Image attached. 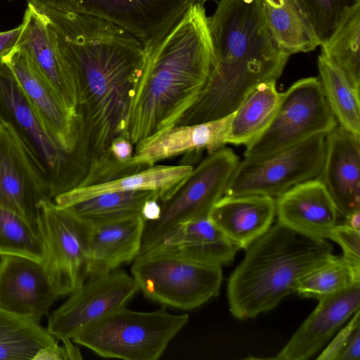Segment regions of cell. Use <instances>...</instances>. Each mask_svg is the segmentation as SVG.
<instances>
[{
  "label": "cell",
  "mask_w": 360,
  "mask_h": 360,
  "mask_svg": "<svg viewBox=\"0 0 360 360\" xmlns=\"http://www.w3.org/2000/svg\"><path fill=\"white\" fill-rule=\"evenodd\" d=\"M44 15L75 80L82 141L91 167L115 138L123 136L148 53L135 36L104 19L68 12Z\"/></svg>",
  "instance_id": "1"
},
{
  "label": "cell",
  "mask_w": 360,
  "mask_h": 360,
  "mask_svg": "<svg viewBox=\"0 0 360 360\" xmlns=\"http://www.w3.org/2000/svg\"><path fill=\"white\" fill-rule=\"evenodd\" d=\"M207 21L214 56L211 71L199 96L175 125L233 112L258 84L276 81L290 56L271 34L262 0H221Z\"/></svg>",
  "instance_id": "2"
},
{
  "label": "cell",
  "mask_w": 360,
  "mask_h": 360,
  "mask_svg": "<svg viewBox=\"0 0 360 360\" xmlns=\"http://www.w3.org/2000/svg\"><path fill=\"white\" fill-rule=\"evenodd\" d=\"M207 18L194 2L147 56L123 134L134 145L174 126L199 96L214 58Z\"/></svg>",
  "instance_id": "3"
},
{
  "label": "cell",
  "mask_w": 360,
  "mask_h": 360,
  "mask_svg": "<svg viewBox=\"0 0 360 360\" xmlns=\"http://www.w3.org/2000/svg\"><path fill=\"white\" fill-rule=\"evenodd\" d=\"M245 250L227 285L229 311L240 320L275 308L305 276L335 255L327 239L307 237L278 223Z\"/></svg>",
  "instance_id": "4"
},
{
  "label": "cell",
  "mask_w": 360,
  "mask_h": 360,
  "mask_svg": "<svg viewBox=\"0 0 360 360\" xmlns=\"http://www.w3.org/2000/svg\"><path fill=\"white\" fill-rule=\"evenodd\" d=\"M188 319V314L164 308L139 311L123 307L89 324L72 340L104 358L157 360Z\"/></svg>",
  "instance_id": "5"
},
{
  "label": "cell",
  "mask_w": 360,
  "mask_h": 360,
  "mask_svg": "<svg viewBox=\"0 0 360 360\" xmlns=\"http://www.w3.org/2000/svg\"><path fill=\"white\" fill-rule=\"evenodd\" d=\"M0 116L10 122L46 171L52 199L79 186L89 167L82 150H64L47 132L8 65L0 59Z\"/></svg>",
  "instance_id": "6"
},
{
  "label": "cell",
  "mask_w": 360,
  "mask_h": 360,
  "mask_svg": "<svg viewBox=\"0 0 360 360\" xmlns=\"http://www.w3.org/2000/svg\"><path fill=\"white\" fill-rule=\"evenodd\" d=\"M131 272L146 297L184 310L218 296L223 278L221 266L158 250L141 252Z\"/></svg>",
  "instance_id": "7"
},
{
  "label": "cell",
  "mask_w": 360,
  "mask_h": 360,
  "mask_svg": "<svg viewBox=\"0 0 360 360\" xmlns=\"http://www.w3.org/2000/svg\"><path fill=\"white\" fill-rule=\"evenodd\" d=\"M239 160L229 148L209 155L165 197L159 200L161 214L145 224L141 251L148 248L177 225L208 216L225 194Z\"/></svg>",
  "instance_id": "8"
},
{
  "label": "cell",
  "mask_w": 360,
  "mask_h": 360,
  "mask_svg": "<svg viewBox=\"0 0 360 360\" xmlns=\"http://www.w3.org/2000/svg\"><path fill=\"white\" fill-rule=\"evenodd\" d=\"M338 126L320 80H297L285 92L267 128L246 146L245 159H260L317 134H328Z\"/></svg>",
  "instance_id": "9"
},
{
  "label": "cell",
  "mask_w": 360,
  "mask_h": 360,
  "mask_svg": "<svg viewBox=\"0 0 360 360\" xmlns=\"http://www.w3.org/2000/svg\"><path fill=\"white\" fill-rule=\"evenodd\" d=\"M40 13L68 12L110 21L139 39L148 55L195 0H27Z\"/></svg>",
  "instance_id": "10"
},
{
  "label": "cell",
  "mask_w": 360,
  "mask_h": 360,
  "mask_svg": "<svg viewBox=\"0 0 360 360\" xmlns=\"http://www.w3.org/2000/svg\"><path fill=\"white\" fill-rule=\"evenodd\" d=\"M326 134H317L269 156L239 162L224 195H261L275 198L292 186L317 178Z\"/></svg>",
  "instance_id": "11"
},
{
  "label": "cell",
  "mask_w": 360,
  "mask_h": 360,
  "mask_svg": "<svg viewBox=\"0 0 360 360\" xmlns=\"http://www.w3.org/2000/svg\"><path fill=\"white\" fill-rule=\"evenodd\" d=\"M37 226L49 281L60 297L70 295L87 279L89 223L44 199L39 204Z\"/></svg>",
  "instance_id": "12"
},
{
  "label": "cell",
  "mask_w": 360,
  "mask_h": 360,
  "mask_svg": "<svg viewBox=\"0 0 360 360\" xmlns=\"http://www.w3.org/2000/svg\"><path fill=\"white\" fill-rule=\"evenodd\" d=\"M44 199H52L46 171L13 126L0 116V207L19 215L39 235V204Z\"/></svg>",
  "instance_id": "13"
},
{
  "label": "cell",
  "mask_w": 360,
  "mask_h": 360,
  "mask_svg": "<svg viewBox=\"0 0 360 360\" xmlns=\"http://www.w3.org/2000/svg\"><path fill=\"white\" fill-rule=\"evenodd\" d=\"M139 290L123 270L88 278L48 319L47 331L62 342L72 338L89 324L127 304Z\"/></svg>",
  "instance_id": "14"
},
{
  "label": "cell",
  "mask_w": 360,
  "mask_h": 360,
  "mask_svg": "<svg viewBox=\"0 0 360 360\" xmlns=\"http://www.w3.org/2000/svg\"><path fill=\"white\" fill-rule=\"evenodd\" d=\"M47 132L66 151L82 150V127L78 112L68 110L34 68L26 53L15 48L1 58Z\"/></svg>",
  "instance_id": "15"
},
{
  "label": "cell",
  "mask_w": 360,
  "mask_h": 360,
  "mask_svg": "<svg viewBox=\"0 0 360 360\" xmlns=\"http://www.w3.org/2000/svg\"><path fill=\"white\" fill-rule=\"evenodd\" d=\"M59 297L44 262L18 255L0 256V307L40 322Z\"/></svg>",
  "instance_id": "16"
},
{
  "label": "cell",
  "mask_w": 360,
  "mask_h": 360,
  "mask_svg": "<svg viewBox=\"0 0 360 360\" xmlns=\"http://www.w3.org/2000/svg\"><path fill=\"white\" fill-rule=\"evenodd\" d=\"M15 48L22 50L62 103L78 112L75 78L62 57L54 30L45 15L27 5Z\"/></svg>",
  "instance_id": "17"
},
{
  "label": "cell",
  "mask_w": 360,
  "mask_h": 360,
  "mask_svg": "<svg viewBox=\"0 0 360 360\" xmlns=\"http://www.w3.org/2000/svg\"><path fill=\"white\" fill-rule=\"evenodd\" d=\"M319 178L338 214L345 218L360 210V135L337 126L326 136Z\"/></svg>",
  "instance_id": "18"
},
{
  "label": "cell",
  "mask_w": 360,
  "mask_h": 360,
  "mask_svg": "<svg viewBox=\"0 0 360 360\" xmlns=\"http://www.w3.org/2000/svg\"><path fill=\"white\" fill-rule=\"evenodd\" d=\"M89 223L87 278L110 273L140 254L146 224L141 214Z\"/></svg>",
  "instance_id": "19"
},
{
  "label": "cell",
  "mask_w": 360,
  "mask_h": 360,
  "mask_svg": "<svg viewBox=\"0 0 360 360\" xmlns=\"http://www.w3.org/2000/svg\"><path fill=\"white\" fill-rule=\"evenodd\" d=\"M306 319L274 359L307 360L314 356L360 306V283L319 300Z\"/></svg>",
  "instance_id": "20"
},
{
  "label": "cell",
  "mask_w": 360,
  "mask_h": 360,
  "mask_svg": "<svg viewBox=\"0 0 360 360\" xmlns=\"http://www.w3.org/2000/svg\"><path fill=\"white\" fill-rule=\"evenodd\" d=\"M233 114L201 123L172 126L142 139L135 144L129 162L148 167L186 153L215 151L226 144Z\"/></svg>",
  "instance_id": "21"
},
{
  "label": "cell",
  "mask_w": 360,
  "mask_h": 360,
  "mask_svg": "<svg viewBox=\"0 0 360 360\" xmlns=\"http://www.w3.org/2000/svg\"><path fill=\"white\" fill-rule=\"evenodd\" d=\"M278 224L300 234L329 239L338 212L319 178L297 184L275 199Z\"/></svg>",
  "instance_id": "22"
},
{
  "label": "cell",
  "mask_w": 360,
  "mask_h": 360,
  "mask_svg": "<svg viewBox=\"0 0 360 360\" xmlns=\"http://www.w3.org/2000/svg\"><path fill=\"white\" fill-rule=\"evenodd\" d=\"M238 249L208 215L177 225L141 252L165 251L221 266L233 262Z\"/></svg>",
  "instance_id": "23"
},
{
  "label": "cell",
  "mask_w": 360,
  "mask_h": 360,
  "mask_svg": "<svg viewBox=\"0 0 360 360\" xmlns=\"http://www.w3.org/2000/svg\"><path fill=\"white\" fill-rule=\"evenodd\" d=\"M210 217L239 249H246L271 226L276 216L275 198L261 195H224Z\"/></svg>",
  "instance_id": "24"
},
{
  "label": "cell",
  "mask_w": 360,
  "mask_h": 360,
  "mask_svg": "<svg viewBox=\"0 0 360 360\" xmlns=\"http://www.w3.org/2000/svg\"><path fill=\"white\" fill-rule=\"evenodd\" d=\"M190 165H152L143 170L110 181L79 186L55 196L52 200L60 207L105 192L154 191L160 200L170 192L192 171Z\"/></svg>",
  "instance_id": "25"
},
{
  "label": "cell",
  "mask_w": 360,
  "mask_h": 360,
  "mask_svg": "<svg viewBox=\"0 0 360 360\" xmlns=\"http://www.w3.org/2000/svg\"><path fill=\"white\" fill-rule=\"evenodd\" d=\"M276 84L275 80L262 82L248 94L234 111L226 143L247 146L267 128L283 96Z\"/></svg>",
  "instance_id": "26"
},
{
  "label": "cell",
  "mask_w": 360,
  "mask_h": 360,
  "mask_svg": "<svg viewBox=\"0 0 360 360\" xmlns=\"http://www.w3.org/2000/svg\"><path fill=\"white\" fill-rule=\"evenodd\" d=\"M267 27L278 46L289 56L318 46L296 0H262Z\"/></svg>",
  "instance_id": "27"
},
{
  "label": "cell",
  "mask_w": 360,
  "mask_h": 360,
  "mask_svg": "<svg viewBox=\"0 0 360 360\" xmlns=\"http://www.w3.org/2000/svg\"><path fill=\"white\" fill-rule=\"evenodd\" d=\"M58 341L39 322L0 307V360H33L40 350Z\"/></svg>",
  "instance_id": "28"
},
{
  "label": "cell",
  "mask_w": 360,
  "mask_h": 360,
  "mask_svg": "<svg viewBox=\"0 0 360 360\" xmlns=\"http://www.w3.org/2000/svg\"><path fill=\"white\" fill-rule=\"evenodd\" d=\"M317 64L325 97L339 126L360 135L359 90L323 56Z\"/></svg>",
  "instance_id": "29"
},
{
  "label": "cell",
  "mask_w": 360,
  "mask_h": 360,
  "mask_svg": "<svg viewBox=\"0 0 360 360\" xmlns=\"http://www.w3.org/2000/svg\"><path fill=\"white\" fill-rule=\"evenodd\" d=\"M154 191H129L105 192L82 200L65 207L86 221L141 214L144 203L150 200H160Z\"/></svg>",
  "instance_id": "30"
},
{
  "label": "cell",
  "mask_w": 360,
  "mask_h": 360,
  "mask_svg": "<svg viewBox=\"0 0 360 360\" xmlns=\"http://www.w3.org/2000/svg\"><path fill=\"white\" fill-rule=\"evenodd\" d=\"M321 53L356 89L360 87V6L345 20Z\"/></svg>",
  "instance_id": "31"
},
{
  "label": "cell",
  "mask_w": 360,
  "mask_h": 360,
  "mask_svg": "<svg viewBox=\"0 0 360 360\" xmlns=\"http://www.w3.org/2000/svg\"><path fill=\"white\" fill-rule=\"evenodd\" d=\"M360 283V262L343 255H334L326 264L305 276L296 292L320 300Z\"/></svg>",
  "instance_id": "32"
},
{
  "label": "cell",
  "mask_w": 360,
  "mask_h": 360,
  "mask_svg": "<svg viewBox=\"0 0 360 360\" xmlns=\"http://www.w3.org/2000/svg\"><path fill=\"white\" fill-rule=\"evenodd\" d=\"M319 46L328 42L360 0H296Z\"/></svg>",
  "instance_id": "33"
},
{
  "label": "cell",
  "mask_w": 360,
  "mask_h": 360,
  "mask_svg": "<svg viewBox=\"0 0 360 360\" xmlns=\"http://www.w3.org/2000/svg\"><path fill=\"white\" fill-rule=\"evenodd\" d=\"M30 257L44 262V242L27 223L15 212L0 207V256Z\"/></svg>",
  "instance_id": "34"
},
{
  "label": "cell",
  "mask_w": 360,
  "mask_h": 360,
  "mask_svg": "<svg viewBox=\"0 0 360 360\" xmlns=\"http://www.w3.org/2000/svg\"><path fill=\"white\" fill-rule=\"evenodd\" d=\"M329 240L340 246L344 256L360 262V230L352 229L345 224H336L330 234Z\"/></svg>",
  "instance_id": "35"
},
{
  "label": "cell",
  "mask_w": 360,
  "mask_h": 360,
  "mask_svg": "<svg viewBox=\"0 0 360 360\" xmlns=\"http://www.w3.org/2000/svg\"><path fill=\"white\" fill-rule=\"evenodd\" d=\"M358 324H360L359 309L354 313V316L350 321L338 333L327 348L317 357V359L336 360L349 334Z\"/></svg>",
  "instance_id": "36"
},
{
  "label": "cell",
  "mask_w": 360,
  "mask_h": 360,
  "mask_svg": "<svg viewBox=\"0 0 360 360\" xmlns=\"http://www.w3.org/2000/svg\"><path fill=\"white\" fill-rule=\"evenodd\" d=\"M133 146L134 144L127 138L118 136L111 142L104 158L109 157L121 165H137L129 162L134 152Z\"/></svg>",
  "instance_id": "37"
},
{
  "label": "cell",
  "mask_w": 360,
  "mask_h": 360,
  "mask_svg": "<svg viewBox=\"0 0 360 360\" xmlns=\"http://www.w3.org/2000/svg\"><path fill=\"white\" fill-rule=\"evenodd\" d=\"M360 358V324L349 334L336 360H359Z\"/></svg>",
  "instance_id": "38"
},
{
  "label": "cell",
  "mask_w": 360,
  "mask_h": 360,
  "mask_svg": "<svg viewBox=\"0 0 360 360\" xmlns=\"http://www.w3.org/2000/svg\"><path fill=\"white\" fill-rule=\"evenodd\" d=\"M22 32V25L8 31L0 32V59L12 51Z\"/></svg>",
  "instance_id": "39"
},
{
  "label": "cell",
  "mask_w": 360,
  "mask_h": 360,
  "mask_svg": "<svg viewBox=\"0 0 360 360\" xmlns=\"http://www.w3.org/2000/svg\"><path fill=\"white\" fill-rule=\"evenodd\" d=\"M161 214V207L158 199L153 198L147 200L141 212V214L146 221H154L159 219Z\"/></svg>",
  "instance_id": "40"
},
{
  "label": "cell",
  "mask_w": 360,
  "mask_h": 360,
  "mask_svg": "<svg viewBox=\"0 0 360 360\" xmlns=\"http://www.w3.org/2000/svg\"><path fill=\"white\" fill-rule=\"evenodd\" d=\"M345 224L352 229L360 230V210L356 211L345 217Z\"/></svg>",
  "instance_id": "41"
},
{
  "label": "cell",
  "mask_w": 360,
  "mask_h": 360,
  "mask_svg": "<svg viewBox=\"0 0 360 360\" xmlns=\"http://www.w3.org/2000/svg\"><path fill=\"white\" fill-rule=\"evenodd\" d=\"M195 1H202V2H203V1H207V0H195Z\"/></svg>",
  "instance_id": "42"
},
{
  "label": "cell",
  "mask_w": 360,
  "mask_h": 360,
  "mask_svg": "<svg viewBox=\"0 0 360 360\" xmlns=\"http://www.w3.org/2000/svg\"><path fill=\"white\" fill-rule=\"evenodd\" d=\"M8 1H12V0H8Z\"/></svg>",
  "instance_id": "43"
}]
</instances>
